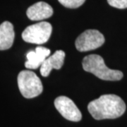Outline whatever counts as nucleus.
Masks as SVG:
<instances>
[{
  "label": "nucleus",
  "instance_id": "nucleus-1",
  "mask_svg": "<svg viewBox=\"0 0 127 127\" xmlns=\"http://www.w3.org/2000/svg\"><path fill=\"white\" fill-rule=\"evenodd\" d=\"M88 109L95 119H111L121 117L126 111V104L118 95L107 94L91 101Z\"/></svg>",
  "mask_w": 127,
  "mask_h": 127
},
{
  "label": "nucleus",
  "instance_id": "nucleus-2",
  "mask_svg": "<svg viewBox=\"0 0 127 127\" xmlns=\"http://www.w3.org/2000/svg\"><path fill=\"white\" fill-rule=\"evenodd\" d=\"M82 64L86 71L91 73L104 81H119L124 76L121 71L108 68L104 64L103 58L100 55H88L83 58Z\"/></svg>",
  "mask_w": 127,
  "mask_h": 127
},
{
  "label": "nucleus",
  "instance_id": "nucleus-3",
  "mask_svg": "<svg viewBox=\"0 0 127 127\" xmlns=\"http://www.w3.org/2000/svg\"><path fill=\"white\" fill-rule=\"evenodd\" d=\"M18 86L21 95L26 98H33L43 91L41 80L31 71L23 70L18 76Z\"/></svg>",
  "mask_w": 127,
  "mask_h": 127
},
{
  "label": "nucleus",
  "instance_id": "nucleus-4",
  "mask_svg": "<svg viewBox=\"0 0 127 127\" xmlns=\"http://www.w3.org/2000/svg\"><path fill=\"white\" fill-rule=\"evenodd\" d=\"M52 31V25L48 22L42 21L28 26L22 32V38L26 42L41 45L48 41Z\"/></svg>",
  "mask_w": 127,
  "mask_h": 127
},
{
  "label": "nucleus",
  "instance_id": "nucleus-5",
  "mask_svg": "<svg viewBox=\"0 0 127 127\" xmlns=\"http://www.w3.org/2000/svg\"><path fill=\"white\" fill-rule=\"evenodd\" d=\"M104 35L97 30H87L78 37L76 47L80 52H87L99 48L104 44Z\"/></svg>",
  "mask_w": 127,
  "mask_h": 127
},
{
  "label": "nucleus",
  "instance_id": "nucleus-6",
  "mask_svg": "<svg viewBox=\"0 0 127 127\" xmlns=\"http://www.w3.org/2000/svg\"><path fill=\"white\" fill-rule=\"evenodd\" d=\"M56 109L63 117L71 122L81 120L82 114L77 106L70 98L66 96H59L55 100Z\"/></svg>",
  "mask_w": 127,
  "mask_h": 127
},
{
  "label": "nucleus",
  "instance_id": "nucleus-7",
  "mask_svg": "<svg viewBox=\"0 0 127 127\" xmlns=\"http://www.w3.org/2000/svg\"><path fill=\"white\" fill-rule=\"evenodd\" d=\"M65 58V52L63 50H57L51 56L47 57L40 66V73L43 77H47L51 71L60 69L62 67Z\"/></svg>",
  "mask_w": 127,
  "mask_h": 127
},
{
  "label": "nucleus",
  "instance_id": "nucleus-8",
  "mask_svg": "<svg viewBox=\"0 0 127 127\" xmlns=\"http://www.w3.org/2000/svg\"><path fill=\"white\" fill-rule=\"evenodd\" d=\"M26 14L31 21H41L51 17L53 14V9L47 3L39 1L30 6Z\"/></svg>",
  "mask_w": 127,
  "mask_h": 127
},
{
  "label": "nucleus",
  "instance_id": "nucleus-9",
  "mask_svg": "<svg viewBox=\"0 0 127 127\" xmlns=\"http://www.w3.org/2000/svg\"><path fill=\"white\" fill-rule=\"evenodd\" d=\"M50 55V50L46 47L38 46L35 51L28 52L27 61L25 63V66L28 69H36L41 66L43 62Z\"/></svg>",
  "mask_w": 127,
  "mask_h": 127
},
{
  "label": "nucleus",
  "instance_id": "nucleus-10",
  "mask_svg": "<svg viewBox=\"0 0 127 127\" xmlns=\"http://www.w3.org/2000/svg\"><path fill=\"white\" fill-rule=\"evenodd\" d=\"M15 37L14 26L9 21H4L0 25V50L9 49L13 45Z\"/></svg>",
  "mask_w": 127,
  "mask_h": 127
},
{
  "label": "nucleus",
  "instance_id": "nucleus-11",
  "mask_svg": "<svg viewBox=\"0 0 127 127\" xmlns=\"http://www.w3.org/2000/svg\"><path fill=\"white\" fill-rule=\"evenodd\" d=\"M64 6L70 9H76L81 6L86 0H58Z\"/></svg>",
  "mask_w": 127,
  "mask_h": 127
},
{
  "label": "nucleus",
  "instance_id": "nucleus-12",
  "mask_svg": "<svg viewBox=\"0 0 127 127\" xmlns=\"http://www.w3.org/2000/svg\"><path fill=\"white\" fill-rule=\"evenodd\" d=\"M110 6L117 9H126L127 8V0H107Z\"/></svg>",
  "mask_w": 127,
  "mask_h": 127
}]
</instances>
